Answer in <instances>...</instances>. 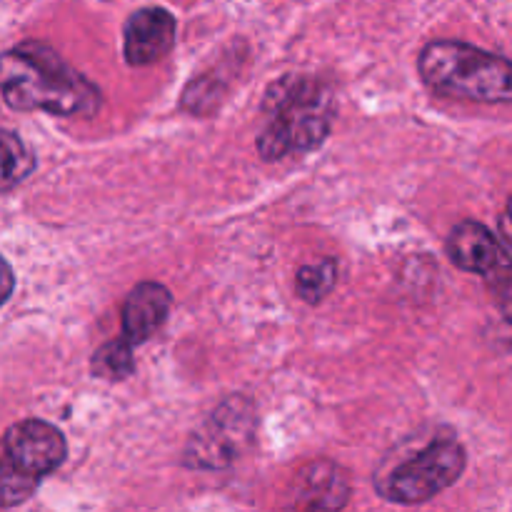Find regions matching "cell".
Here are the masks:
<instances>
[{
  "label": "cell",
  "mask_w": 512,
  "mask_h": 512,
  "mask_svg": "<svg viewBox=\"0 0 512 512\" xmlns=\"http://www.w3.org/2000/svg\"><path fill=\"white\" fill-rule=\"evenodd\" d=\"M0 98L8 108L63 118H93L103 105L98 85L38 40L0 53Z\"/></svg>",
  "instance_id": "6da1fadb"
},
{
  "label": "cell",
  "mask_w": 512,
  "mask_h": 512,
  "mask_svg": "<svg viewBox=\"0 0 512 512\" xmlns=\"http://www.w3.org/2000/svg\"><path fill=\"white\" fill-rule=\"evenodd\" d=\"M263 108L268 120L258 138V153L268 163L318 148L333 128V93L310 75L275 80L265 93Z\"/></svg>",
  "instance_id": "7a4b0ae2"
},
{
  "label": "cell",
  "mask_w": 512,
  "mask_h": 512,
  "mask_svg": "<svg viewBox=\"0 0 512 512\" xmlns=\"http://www.w3.org/2000/svg\"><path fill=\"white\" fill-rule=\"evenodd\" d=\"M418 70L433 93L470 103L505 105L512 98L510 60L460 40H433L420 50Z\"/></svg>",
  "instance_id": "3957f363"
},
{
  "label": "cell",
  "mask_w": 512,
  "mask_h": 512,
  "mask_svg": "<svg viewBox=\"0 0 512 512\" xmlns=\"http://www.w3.org/2000/svg\"><path fill=\"white\" fill-rule=\"evenodd\" d=\"M68 458L65 435L45 420H20L0 438V510L33 498L40 480Z\"/></svg>",
  "instance_id": "277c9868"
},
{
  "label": "cell",
  "mask_w": 512,
  "mask_h": 512,
  "mask_svg": "<svg viewBox=\"0 0 512 512\" xmlns=\"http://www.w3.org/2000/svg\"><path fill=\"white\" fill-rule=\"evenodd\" d=\"M468 465L465 448L453 438H433L375 478L380 498L395 505H420L433 500L460 480Z\"/></svg>",
  "instance_id": "5b68a950"
},
{
  "label": "cell",
  "mask_w": 512,
  "mask_h": 512,
  "mask_svg": "<svg viewBox=\"0 0 512 512\" xmlns=\"http://www.w3.org/2000/svg\"><path fill=\"white\" fill-rule=\"evenodd\" d=\"M255 403L245 395H230L210 418L190 435L185 448V465L193 470H225L253 445Z\"/></svg>",
  "instance_id": "8992f818"
},
{
  "label": "cell",
  "mask_w": 512,
  "mask_h": 512,
  "mask_svg": "<svg viewBox=\"0 0 512 512\" xmlns=\"http://www.w3.org/2000/svg\"><path fill=\"white\" fill-rule=\"evenodd\" d=\"M350 493V475L338 463L310 460L290 480L283 512H343Z\"/></svg>",
  "instance_id": "52a82bcc"
},
{
  "label": "cell",
  "mask_w": 512,
  "mask_h": 512,
  "mask_svg": "<svg viewBox=\"0 0 512 512\" xmlns=\"http://www.w3.org/2000/svg\"><path fill=\"white\" fill-rule=\"evenodd\" d=\"M173 43L175 18L165 8H140L125 23L123 53L135 68L163 60L173 50Z\"/></svg>",
  "instance_id": "ba28073f"
},
{
  "label": "cell",
  "mask_w": 512,
  "mask_h": 512,
  "mask_svg": "<svg viewBox=\"0 0 512 512\" xmlns=\"http://www.w3.org/2000/svg\"><path fill=\"white\" fill-rule=\"evenodd\" d=\"M448 258L455 268L475 275H495L508 265V248L498 243L493 230L478 220H463L448 235Z\"/></svg>",
  "instance_id": "9c48e42d"
},
{
  "label": "cell",
  "mask_w": 512,
  "mask_h": 512,
  "mask_svg": "<svg viewBox=\"0 0 512 512\" xmlns=\"http://www.w3.org/2000/svg\"><path fill=\"white\" fill-rule=\"evenodd\" d=\"M173 308V295L165 285L143 280L128 293L120 313L123 340L130 345H140L153 338L168 320Z\"/></svg>",
  "instance_id": "30bf717a"
},
{
  "label": "cell",
  "mask_w": 512,
  "mask_h": 512,
  "mask_svg": "<svg viewBox=\"0 0 512 512\" xmlns=\"http://www.w3.org/2000/svg\"><path fill=\"white\" fill-rule=\"evenodd\" d=\"M35 170V155L13 133L0 128V190H10L23 183Z\"/></svg>",
  "instance_id": "8fae6325"
},
{
  "label": "cell",
  "mask_w": 512,
  "mask_h": 512,
  "mask_svg": "<svg viewBox=\"0 0 512 512\" xmlns=\"http://www.w3.org/2000/svg\"><path fill=\"white\" fill-rule=\"evenodd\" d=\"M135 370L133 345L120 340H108L90 358V373L103 380H125Z\"/></svg>",
  "instance_id": "7c38bea8"
},
{
  "label": "cell",
  "mask_w": 512,
  "mask_h": 512,
  "mask_svg": "<svg viewBox=\"0 0 512 512\" xmlns=\"http://www.w3.org/2000/svg\"><path fill=\"white\" fill-rule=\"evenodd\" d=\"M338 280V265L333 258H323L313 265H303L295 275V293L305 303H320Z\"/></svg>",
  "instance_id": "4fadbf2b"
},
{
  "label": "cell",
  "mask_w": 512,
  "mask_h": 512,
  "mask_svg": "<svg viewBox=\"0 0 512 512\" xmlns=\"http://www.w3.org/2000/svg\"><path fill=\"white\" fill-rule=\"evenodd\" d=\"M13 288H15V275H13V268L8 265V260L0 255V308H3L5 303H8V298L13 295Z\"/></svg>",
  "instance_id": "5bb4252c"
}]
</instances>
